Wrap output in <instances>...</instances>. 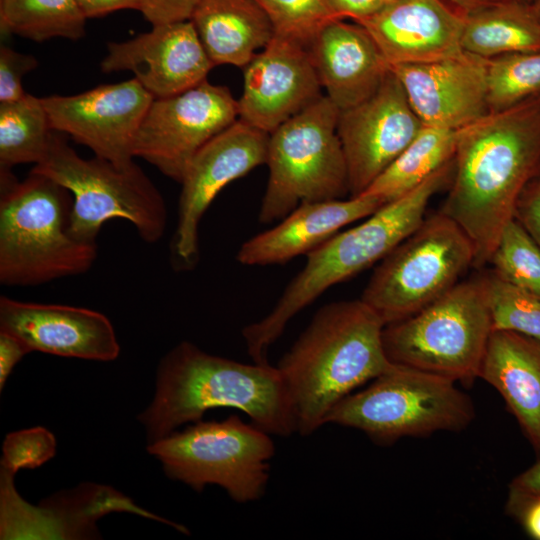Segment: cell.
Here are the masks:
<instances>
[{"label": "cell", "mask_w": 540, "mask_h": 540, "mask_svg": "<svg viewBox=\"0 0 540 540\" xmlns=\"http://www.w3.org/2000/svg\"><path fill=\"white\" fill-rule=\"evenodd\" d=\"M486 81L490 112L508 109L540 95V50L487 59Z\"/></svg>", "instance_id": "f1b7e54d"}, {"label": "cell", "mask_w": 540, "mask_h": 540, "mask_svg": "<svg viewBox=\"0 0 540 540\" xmlns=\"http://www.w3.org/2000/svg\"><path fill=\"white\" fill-rule=\"evenodd\" d=\"M455 381L392 363L364 390L351 393L328 414L326 424L358 429L374 442L460 431L474 418L473 403Z\"/></svg>", "instance_id": "ba28073f"}, {"label": "cell", "mask_w": 540, "mask_h": 540, "mask_svg": "<svg viewBox=\"0 0 540 540\" xmlns=\"http://www.w3.org/2000/svg\"><path fill=\"white\" fill-rule=\"evenodd\" d=\"M382 205L381 200L368 194L300 204L281 223L243 243L237 260L247 266H263L307 255L343 227L368 217Z\"/></svg>", "instance_id": "7402d4cb"}, {"label": "cell", "mask_w": 540, "mask_h": 540, "mask_svg": "<svg viewBox=\"0 0 540 540\" xmlns=\"http://www.w3.org/2000/svg\"><path fill=\"white\" fill-rule=\"evenodd\" d=\"M88 18H95L122 9L140 10V0H75Z\"/></svg>", "instance_id": "ab89813d"}, {"label": "cell", "mask_w": 540, "mask_h": 540, "mask_svg": "<svg viewBox=\"0 0 540 540\" xmlns=\"http://www.w3.org/2000/svg\"><path fill=\"white\" fill-rule=\"evenodd\" d=\"M479 377L493 386L540 453V341L492 330Z\"/></svg>", "instance_id": "603a6c76"}, {"label": "cell", "mask_w": 540, "mask_h": 540, "mask_svg": "<svg viewBox=\"0 0 540 540\" xmlns=\"http://www.w3.org/2000/svg\"><path fill=\"white\" fill-rule=\"evenodd\" d=\"M507 508L530 537L540 540V496L509 491Z\"/></svg>", "instance_id": "8d00e7d4"}, {"label": "cell", "mask_w": 540, "mask_h": 540, "mask_svg": "<svg viewBox=\"0 0 540 540\" xmlns=\"http://www.w3.org/2000/svg\"><path fill=\"white\" fill-rule=\"evenodd\" d=\"M41 99L53 131L124 168L134 162L135 136L154 97L132 78L76 95Z\"/></svg>", "instance_id": "5bb4252c"}, {"label": "cell", "mask_w": 540, "mask_h": 540, "mask_svg": "<svg viewBox=\"0 0 540 540\" xmlns=\"http://www.w3.org/2000/svg\"><path fill=\"white\" fill-rule=\"evenodd\" d=\"M307 48L325 96L340 111L372 96L390 72L372 36L354 21L326 23Z\"/></svg>", "instance_id": "44dd1931"}, {"label": "cell", "mask_w": 540, "mask_h": 540, "mask_svg": "<svg viewBox=\"0 0 540 540\" xmlns=\"http://www.w3.org/2000/svg\"><path fill=\"white\" fill-rule=\"evenodd\" d=\"M489 263L496 276L540 297V246L515 218L503 228Z\"/></svg>", "instance_id": "f546056e"}, {"label": "cell", "mask_w": 540, "mask_h": 540, "mask_svg": "<svg viewBox=\"0 0 540 540\" xmlns=\"http://www.w3.org/2000/svg\"><path fill=\"white\" fill-rule=\"evenodd\" d=\"M215 408H234L270 435L297 433L293 405L279 369L208 354L190 342L175 346L160 362L156 393L139 415L149 443Z\"/></svg>", "instance_id": "7a4b0ae2"}, {"label": "cell", "mask_w": 540, "mask_h": 540, "mask_svg": "<svg viewBox=\"0 0 540 540\" xmlns=\"http://www.w3.org/2000/svg\"><path fill=\"white\" fill-rule=\"evenodd\" d=\"M463 14L497 4L505 0H444Z\"/></svg>", "instance_id": "b9f144b4"}, {"label": "cell", "mask_w": 540, "mask_h": 540, "mask_svg": "<svg viewBox=\"0 0 540 540\" xmlns=\"http://www.w3.org/2000/svg\"><path fill=\"white\" fill-rule=\"evenodd\" d=\"M243 69L239 119L268 134L323 96L307 45L292 38L275 34Z\"/></svg>", "instance_id": "2e32d148"}, {"label": "cell", "mask_w": 540, "mask_h": 540, "mask_svg": "<svg viewBox=\"0 0 540 540\" xmlns=\"http://www.w3.org/2000/svg\"><path fill=\"white\" fill-rule=\"evenodd\" d=\"M387 2L393 1V0H386Z\"/></svg>", "instance_id": "bcb514c9"}, {"label": "cell", "mask_w": 540, "mask_h": 540, "mask_svg": "<svg viewBox=\"0 0 540 540\" xmlns=\"http://www.w3.org/2000/svg\"><path fill=\"white\" fill-rule=\"evenodd\" d=\"M514 218L540 246V173L528 183L519 196Z\"/></svg>", "instance_id": "e575fe53"}, {"label": "cell", "mask_w": 540, "mask_h": 540, "mask_svg": "<svg viewBox=\"0 0 540 540\" xmlns=\"http://www.w3.org/2000/svg\"><path fill=\"white\" fill-rule=\"evenodd\" d=\"M271 435L231 415L223 421H197L181 432L149 443L147 451L161 461L167 476L202 491L223 488L237 503L261 499L275 454Z\"/></svg>", "instance_id": "30bf717a"}, {"label": "cell", "mask_w": 540, "mask_h": 540, "mask_svg": "<svg viewBox=\"0 0 540 540\" xmlns=\"http://www.w3.org/2000/svg\"><path fill=\"white\" fill-rule=\"evenodd\" d=\"M339 111L323 95L269 134V177L259 211L261 223L283 219L300 204L342 199L349 193L337 134Z\"/></svg>", "instance_id": "9c48e42d"}, {"label": "cell", "mask_w": 540, "mask_h": 540, "mask_svg": "<svg viewBox=\"0 0 540 540\" xmlns=\"http://www.w3.org/2000/svg\"><path fill=\"white\" fill-rule=\"evenodd\" d=\"M492 332L485 275L458 282L415 314L384 326L388 359L455 382L479 377Z\"/></svg>", "instance_id": "8992f818"}, {"label": "cell", "mask_w": 540, "mask_h": 540, "mask_svg": "<svg viewBox=\"0 0 540 540\" xmlns=\"http://www.w3.org/2000/svg\"><path fill=\"white\" fill-rule=\"evenodd\" d=\"M0 330L20 339L30 352L96 361H112L120 352L110 320L82 307L1 296Z\"/></svg>", "instance_id": "d6986e66"}, {"label": "cell", "mask_w": 540, "mask_h": 540, "mask_svg": "<svg viewBox=\"0 0 540 540\" xmlns=\"http://www.w3.org/2000/svg\"><path fill=\"white\" fill-rule=\"evenodd\" d=\"M269 15L275 33L307 45L331 17L326 0H256Z\"/></svg>", "instance_id": "1f68e13d"}, {"label": "cell", "mask_w": 540, "mask_h": 540, "mask_svg": "<svg viewBox=\"0 0 540 540\" xmlns=\"http://www.w3.org/2000/svg\"><path fill=\"white\" fill-rule=\"evenodd\" d=\"M100 67L106 73L130 71L154 98H165L205 81L214 66L188 19L153 25L124 42H109Z\"/></svg>", "instance_id": "e0dca14e"}, {"label": "cell", "mask_w": 540, "mask_h": 540, "mask_svg": "<svg viewBox=\"0 0 540 540\" xmlns=\"http://www.w3.org/2000/svg\"><path fill=\"white\" fill-rule=\"evenodd\" d=\"M26 345L14 335L0 330V387L5 384L13 367L29 353Z\"/></svg>", "instance_id": "f35d334b"}, {"label": "cell", "mask_w": 540, "mask_h": 540, "mask_svg": "<svg viewBox=\"0 0 540 540\" xmlns=\"http://www.w3.org/2000/svg\"><path fill=\"white\" fill-rule=\"evenodd\" d=\"M474 258L469 237L440 211L380 261L361 300L385 325L400 321L453 288Z\"/></svg>", "instance_id": "8fae6325"}, {"label": "cell", "mask_w": 540, "mask_h": 540, "mask_svg": "<svg viewBox=\"0 0 540 540\" xmlns=\"http://www.w3.org/2000/svg\"><path fill=\"white\" fill-rule=\"evenodd\" d=\"M384 326L361 299L331 302L315 313L277 366L298 434L309 436L326 425L341 400L390 367Z\"/></svg>", "instance_id": "3957f363"}, {"label": "cell", "mask_w": 540, "mask_h": 540, "mask_svg": "<svg viewBox=\"0 0 540 540\" xmlns=\"http://www.w3.org/2000/svg\"><path fill=\"white\" fill-rule=\"evenodd\" d=\"M530 7L537 19L540 21V0H532Z\"/></svg>", "instance_id": "7bdbcfd3"}, {"label": "cell", "mask_w": 540, "mask_h": 540, "mask_svg": "<svg viewBox=\"0 0 540 540\" xmlns=\"http://www.w3.org/2000/svg\"><path fill=\"white\" fill-rule=\"evenodd\" d=\"M516 1H519V2H522V3H525V4H528L530 5L532 0H516Z\"/></svg>", "instance_id": "f6af8a7d"}, {"label": "cell", "mask_w": 540, "mask_h": 540, "mask_svg": "<svg viewBox=\"0 0 540 540\" xmlns=\"http://www.w3.org/2000/svg\"><path fill=\"white\" fill-rule=\"evenodd\" d=\"M485 278L492 330L512 331L540 341V297L493 272Z\"/></svg>", "instance_id": "4dcf8cb0"}, {"label": "cell", "mask_w": 540, "mask_h": 540, "mask_svg": "<svg viewBox=\"0 0 540 540\" xmlns=\"http://www.w3.org/2000/svg\"><path fill=\"white\" fill-rule=\"evenodd\" d=\"M423 125L462 129L487 115V59L468 52L390 67Z\"/></svg>", "instance_id": "ac0fdd59"}, {"label": "cell", "mask_w": 540, "mask_h": 540, "mask_svg": "<svg viewBox=\"0 0 540 540\" xmlns=\"http://www.w3.org/2000/svg\"><path fill=\"white\" fill-rule=\"evenodd\" d=\"M453 163L441 212L469 237L480 267L514 218L522 191L540 173V95L459 129Z\"/></svg>", "instance_id": "6da1fadb"}, {"label": "cell", "mask_w": 540, "mask_h": 540, "mask_svg": "<svg viewBox=\"0 0 540 540\" xmlns=\"http://www.w3.org/2000/svg\"><path fill=\"white\" fill-rule=\"evenodd\" d=\"M464 19L444 0H393L356 23L369 32L392 67L460 54Z\"/></svg>", "instance_id": "ffe728a7"}, {"label": "cell", "mask_w": 540, "mask_h": 540, "mask_svg": "<svg viewBox=\"0 0 540 540\" xmlns=\"http://www.w3.org/2000/svg\"><path fill=\"white\" fill-rule=\"evenodd\" d=\"M269 134L238 119L207 142L181 181L177 227L171 243L174 263L193 267L199 257V224L217 194L230 182L266 164Z\"/></svg>", "instance_id": "4fadbf2b"}, {"label": "cell", "mask_w": 540, "mask_h": 540, "mask_svg": "<svg viewBox=\"0 0 540 540\" xmlns=\"http://www.w3.org/2000/svg\"><path fill=\"white\" fill-rule=\"evenodd\" d=\"M451 164L404 196L382 205L365 221L338 232L308 253L304 267L271 312L243 328L242 336L253 362L269 363V348L296 314L330 287L381 261L415 231L425 219L429 201L449 178Z\"/></svg>", "instance_id": "277c9868"}, {"label": "cell", "mask_w": 540, "mask_h": 540, "mask_svg": "<svg viewBox=\"0 0 540 540\" xmlns=\"http://www.w3.org/2000/svg\"><path fill=\"white\" fill-rule=\"evenodd\" d=\"M190 20L214 67L244 68L276 34L256 0H198Z\"/></svg>", "instance_id": "cb8c5ba5"}, {"label": "cell", "mask_w": 540, "mask_h": 540, "mask_svg": "<svg viewBox=\"0 0 540 540\" xmlns=\"http://www.w3.org/2000/svg\"><path fill=\"white\" fill-rule=\"evenodd\" d=\"M509 491L540 496V460L516 476L510 484Z\"/></svg>", "instance_id": "60d3db41"}, {"label": "cell", "mask_w": 540, "mask_h": 540, "mask_svg": "<svg viewBox=\"0 0 540 540\" xmlns=\"http://www.w3.org/2000/svg\"><path fill=\"white\" fill-rule=\"evenodd\" d=\"M457 132L423 125L409 145L362 194L372 195L386 204L409 193L453 161Z\"/></svg>", "instance_id": "484cf974"}, {"label": "cell", "mask_w": 540, "mask_h": 540, "mask_svg": "<svg viewBox=\"0 0 540 540\" xmlns=\"http://www.w3.org/2000/svg\"><path fill=\"white\" fill-rule=\"evenodd\" d=\"M42 99L30 94L0 103V171L41 163L53 134Z\"/></svg>", "instance_id": "4316f807"}, {"label": "cell", "mask_w": 540, "mask_h": 540, "mask_svg": "<svg viewBox=\"0 0 540 540\" xmlns=\"http://www.w3.org/2000/svg\"><path fill=\"white\" fill-rule=\"evenodd\" d=\"M198 0H140V12L153 25L191 18Z\"/></svg>", "instance_id": "d590c367"}, {"label": "cell", "mask_w": 540, "mask_h": 540, "mask_svg": "<svg viewBox=\"0 0 540 540\" xmlns=\"http://www.w3.org/2000/svg\"><path fill=\"white\" fill-rule=\"evenodd\" d=\"M86 19L75 0H0L1 31L36 42L78 40Z\"/></svg>", "instance_id": "83f0119b"}, {"label": "cell", "mask_w": 540, "mask_h": 540, "mask_svg": "<svg viewBox=\"0 0 540 540\" xmlns=\"http://www.w3.org/2000/svg\"><path fill=\"white\" fill-rule=\"evenodd\" d=\"M386 3V0H326L333 19H351L354 22L371 17Z\"/></svg>", "instance_id": "74e56055"}, {"label": "cell", "mask_w": 540, "mask_h": 540, "mask_svg": "<svg viewBox=\"0 0 540 540\" xmlns=\"http://www.w3.org/2000/svg\"><path fill=\"white\" fill-rule=\"evenodd\" d=\"M461 45L483 59L540 50V21L530 5L505 0L465 14Z\"/></svg>", "instance_id": "d4e9b609"}, {"label": "cell", "mask_w": 540, "mask_h": 540, "mask_svg": "<svg viewBox=\"0 0 540 540\" xmlns=\"http://www.w3.org/2000/svg\"><path fill=\"white\" fill-rule=\"evenodd\" d=\"M90 501H92V497H90V499L85 503V505H87ZM85 505H83V507H84ZM172 526H173V525H172ZM174 527H175L176 529H177V528H178V529H181L182 526L179 525V524H175Z\"/></svg>", "instance_id": "ee69618b"}, {"label": "cell", "mask_w": 540, "mask_h": 540, "mask_svg": "<svg viewBox=\"0 0 540 540\" xmlns=\"http://www.w3.org/2000/svg\"><path fill=\"white\" fill-rule=\"evenodd\" d=\"M422 127L391 69L372 96L339 111L337 134L346 160L350 196L362 194Z\"/></svg>", "instance_id": "9a60e30c"}, {"label": "cell", "mask_w": 540, "mask_h": 540, "mask_svg": "<svg viewBox=\"0 0 540 540\" xmlns=\"http://www.w3.org/2000/svg\"><path fill=\"white\" fill-rule=\"evenodd\" d=\"M31 170L70 191L69 228L78 240L96 243L102 226L113 218L129 221L147 243L159 241L166 230L165 200L135 162L121 168L97 156L82 158L54 131L46 157Z\"/></svg>", "instance_id": "52a82bcc"}, {"label": "cell", "mask_w": 540, "mask_h": 540, "mask_svg": "<svg viewBox=\"0 0 540 540\" xmlns=\"http://www.w3.org/2000/svg\"><path fill=\"white\" fill-rule=\"evenodd\" d=\"M38 66V61L30 54L20 53L12 48L0 47V103L17 101L27 93L22 87V78Z\"/></svg>", "instance_id": "836d02e7"}, {"label": "cell", "mask_w": 540, "mask_h": 540, "mask_svg": "<svg viewBox=\"0 0 540 540\" xmlns=\"http://www.w3.org/2000/svg\"><path fill=\"white\" fill-rule=\"evenodd\" d=\"M0 188L2 285L36 286L92 267L97 244L71 234L69 190L32 170L22 181L0 171Z\"/></svg>", "instance_id": "5b68a950"}, {"label": "cell", "mask_w": 540, "mask_h": 540, "mask_svg": "<svg viewBox=\"0 0 540 540\" xmlns=\"http://www.w3.org/2000/svg\"><path fill=\"white\" fill-rule=\"evenodd\" d=\"M239 119L230 90L207 79L182 93L154 98L135 136L134 157L181 183L196 153Z\"/></svg>", "instance_id": "7c38bea8"}, {"label": "cell", "mask_w": 540, "mask_h": 540, "mask_svg": "<svg viewBox=\"0 0 540 540\" xmlns=\"http://www.w3.org/2000/svg\"><path fill=\"white\" fill-rule=\"evenodd\" d=\"M55 451V437L43 427L10 433L3 443L1 472L13 476L19 469L39 467Z\"/></svg>", "instance_id": "d6a6232c"}]
</instances>
